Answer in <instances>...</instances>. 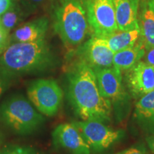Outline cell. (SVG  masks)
Here are the masks:
<instances>
[{
    "label": "cell",
    "mask_w": 154,
    "mask_h": 154,
    "mask_svg": "<svg viewBox=\"0 0 154 154\" xmlns=\"http://www.w3.org/2000/svg\"><path fill=\"white\" fill-rule=\"evenodd\" d=\"M68 97L82 121H103L109 119L111 101L101 95L94 69L82 60L68 74Z\"/></svg>",
    "instance_id": "cell-1"
},
{
    "label": "cell",
    "mask_w": 154,
    "mask_h": 154,
    "mask_svg": "<svg viewBox=\"0 0 154 154\" xmlns=\"http://www.w3.org/2000/svg\"><path fill=\"white\" fill-rule=\"evenodd\" d=\"M57 59L45 38L32 42H16L0 56V74L11 79L52 69Z\"/></svg>",
    "instance_id": "cell-2"
},
{
    "label": "cell",
    "mask_w": 154,
    "mask_h": 154,
    "mask_svg": "<svg viewBox=\"0 0 154 154\" xmlns=\"http://www.w3.org/2000/svg\"><path fill=\"white\" fill-rule=\"evenodd\" d=\"M54 29L68 49H74L84 41L89 26L83 0H52Z\"/></svg>",
    "instance_id": "cell-3"
},
{
    "label": "cell",
    "mask_w": 154,
    "mask_h": 154,
    "mask_svg": "<svg viewBox=\"0 0 154 154\" xmlns=\"http://www.w3.org/2000/svg\"><path fill=\"white\" fill-rule=\"evenodd\" d=\"M0 120L15 134L28 135L36 131L45 119L24 96L15 95L0 106Z\"/></svg>",
    "instance_id": "cell-4"
},
{
    "label": "cell",
    "mask_w": 154,
    "mask_h": 154,
    "mask_svg": "<svg viewBox=\"0 0 154 154\" xmlns=\"http://www.w3.org/2000/svg\"><path fill=\"white\" fill-rule=\"evenodd\" d=\"M27 96L42 114L53 116L58 113L62 103L63 91L56 81L38 79L29 84Z\"/></svg>",
    "instance_id": "cell-5"
},
{
    "label": "cell",
    "mask_w": 154,
    "mask_h": 154,
    "mask_svg": "<svg viewBox=\"0 0 154 154\" xmlns=\"http://www.w3.org/2000/svg\"><path fill=\"white\" fill-rule=\"evenodd\" d=\"M92 36L104 38L119 30L113 0H83Z\"/></svg>",
    "instance_id": "cell-6"
},
{
    "label": "cell",
    "mask_w": 154,
    "mask_h": 154,
    "mask_svg": "<svg viewBox=\"0 0 154 154\" xmlns=\"http://www.w3.org/2000/svg\"><path fill=\"white\" fill-rule=\"evenodd\" d=\"M91 150L101 152L109 149L121 136V131L113 130L99 120H88L74 123Z\"/></svg>",
    "instance_id": "cell-7"
},
{
    "label": "cell",
    "mask_w": 154,
    "mask_h": 154,
    "mask_svg": "<svg viewBox=\"0 0 154 154\" xmlns=\"http://www.w3.org/2000/svg\"><path fill=\"white\" fill-rule=\"evenodd\" d=\"M80 60L89 65L93 69L113 66L114 53L102 37H92L79 48Z\"/></svg>",
    "instance_id": "cell-8"
},
{
    "label": "cell",
    "mask_w": 154,
    "mask_h": 154,
    "mask_svg": "<svg viewBox=\"0 0 154 154\" xmlns=\"http://www.w3.org/2000/svg\"><path fill=\"white\" fill-rule=\"evenodd\" d=\"M53 143L69 154H91V148L78 128L72 124H61L52 133Z\"/></svg>",
    "instance_id": "cell-9"
},
{
    "label": "cell",
    "mask_w": 154,
    "mask_h": 154,
    "mask_svg": "<svg viewBox=\"0 0 154 154\" xmlns=\"http://www.w3.org/2000/svg\"><path fill=\"white\" fill-rule=\"evenodd\" d=\"M101 95L110 101L125 99V92L121 71L114 66L94 69Z\"/></svg>",
    "instance_id": "cell-10"
},
{
    "label": "cell",
    "mask_w": 154,
    "mask_h": 154,
    "mask_svg": "<svg viewBox=\"0 0 154 154\" xmlns=\"http://www.w3.org/2000/svg\"><path fill=\"white\" fill-rule=\"evenodd\" d=\"M126 84L130 92L136 98H140L154 91V66L140 61L128 70Z\"/></svg>",
    "instance_id": "cell-11"
},
{
    "label": "cell",
    "mask_w": 154,
    "mask_h": 154,
    "mask_svg": "<svg viewBox=\"0 0 154 154\" xmlns=\"http://www.w3.org/2000/svg\"><path fill=\"white\" fill-rule=\"evenodd\" d=\"M49 27V19L42 17L23 24L10 36L11 44L16 42H32L45 38Z\"/></svg>",
    "instance_id": "cell-12"
},
{
    "label": "cell",
    "mask_w": 154,
    "mask_h": 154,
    "mask_svg": "<svg viewBox=\"0 0 154 154\" xmlns=\"http://www.w3.org/2000/svg\"><path fill=\"white\" fill-rule=\"evenodd\" d=\"M116 19L119 31L138 29L139 0H113Z\"/></svg>",
    "instance_id": "cell-13"
},
{
    "label": "cell",
    "mask_w": 154,
    "mask_h": 154,
    "mask_svg": "<svg viewBox=\"0 0 154 154\" xmlns=\"http://www.w3.org/2000/svg\"><path fill=\"white\" fill-rule=\"evenodd\" d=\"M146 49L143 43L139 41L131 47L127 48L114 53L113 66L119 70H129L145 56Z\"/></svg>",
    "instance_id": "cell-14"
},
{
    "label": "cell",
    "mask_w": 154,
    "mask_h": 154,
    "mask_svg": "<svg viewBox=\"0 0 154 154\" xmlns=\"http://www.w3.org/2000/svg\"><path fill=\"white\" fill-rule=\"evenodd\" d=\"M138 21L140 41L148 51L154 47V11L150 7L149 3H142Z\"/></svg>",
    "instance_id": "cell-15"
},
{
    "label": "cell",
    "mask_w": 154,
    "mask_h": 154,
    "mask_svg": "<svg viewBox=\"0 0 154 154\" xmlns=\"http://www.w3.org/2000/svg\"><path fill=\"white\" fill-rule=\"evenodd\" d=\"M134 117L141 126L154 130V91L140 98L135 107Z\"/></svg>",
    "instance_id": "cell-16"
},
{
    "label": "cell",
    "mask_w": 154,
    "mask_h": 154,
    "mask_svg": "<svg viewBox=\"0 0 154 154\" xmlns=\"http://www.w3.org/2000/svg\"><path fill=\"white\" fill-rule=\"evenodd\" d=\"M140 37L139 28L128 31H116L103 38L113 53L131 47Z\"/></svg>",
    "instance_id": "cell-17"
},
{
    "label": "cell",
    "mask_w": 154,
    "mask_h": 154,
    "mask_svg": "<svg viewBox=\"0 0 154 154\" xmlns=\"http://www.w3.org/2000/svg\"><path fill=\"white\" fill-rule=\"evenodd\" d=\"M26 17L22 7L17 0H13L12 5L8 10L0 17V24L7 32L17 27Z\"/></svg>",
    "instance_id": "cell-18"
},
{
    "label": "cell",
    "mask_w": 154,
    "mask_h": 154,
    "mask_svg": "<svg viewBox=\"0 0 154 154\" xmlns=\"http://www.w3.org/2000/svg\"><path fill=\"white\" fill-rule=\"evenodd\" d=\"M26 16L51 4L52 0H17Z\"/></svg>",
    "instance_id": "cell-19"
},
{
    "label": "cell",
    "mask_w": 154,
    "mask_h": 154,
    "mask_svg": "<svg viewBox=\"0 0 154 154\" xmlns=\"http://www.w3.org/2000/svg\"><path fill=\"white\" fill-rule=\"evenodd\" d=\"M0 154H38V153L30 147L9 146L0 150Z\"/></svg>",
    "instance_id": "cell-20"
},
{
    "label": "cell",
    "mask_w": 154,
    "mask_h": 154,
    "mask_svg": "<svg viewBox=\"0 0 154 154\" xmlns=\"http://www.w3.org/2000/svg\"><path fill=\"white\" fill-rule=\"evenodd\" d=\"M10 44V34L0 24V56L5 52Z\"/></svg>",
    "instance_id": "cell-21"
},
{
    "label": "cell",
    "mask_w": 154,
    "mask_h": 154,
    "mask_svg": "<svg viewBox=\"0 0 154 154\" xmlns=\"http://www.w3.org/2000/svg\"><path fill=\"white\" fill-rule=\"evenodd\" d=\"M112 154H148V152L143 146H138L131 147L129 149L124 150V151Z\"/></svg>",
    "instance_id": "cell-22"
},
{
    "label": "cell",
    "mask_w": 154,
    "mask_h": 154,
    "mask_svg": "<svg viewBox=\"0 0 154 154\" xmlns=\"http://www.w3.org/2000/svg\"><path fill=\"white\" fill-rule=\"evenodd\" d=\"M10 81V79L0 74V96L2 95V94L8 88Z\"/></svg>",
    "instance_id": "cell-23"
},
{
    "label": "cell",
    "mask_w": 154,
    "mask_h": 154,
    "mask_svg": "<svg viewBox=\"0 0 154 154\" xmlns=\"http://www.w3.org/2000/svg\"><path fill=\"white\" fill-rule=\"evenodd\" d=\"M12 2L13 0H0V17L10 8Z\"/></svg>",
    "instance_id": "cell-24"
},
{
    "label": "cell",
    "mask_w": 154,
    "mask_h": 154,
    "mask_svg": "<svg viewBox=\"0 0 154 154\" xmlns=\"http://www.w3.org/2000/svg\"><path fill=\"white\" fill-rule=\"evenodd\" d=\"M145 62L154 66V47L147 51L145 57Z\"/></svg>",
    "instance_id": "cell-25"
},
{
    "label": "cell",
    "mask_w": 154,
    "mask_h": 154,
    "mask_svg": "<svg viewBox=\"0 0 154 154\" xmlns=\"http://www.w3.org/2000/svg\"><path fill=\"white\" fill-rule=\"evenodd\" d=\"M146 143L149 146L150 150L152 153H154V134L147 136L146 138Z\"/></svg>",
    "instance_id": "cell-26"
},
{
    "label": "cell",
    "mask_w": 154,
    "mask_h": 154,
    "mask_svg": "<svg viewBox=\"0 0 154 154\" xmlns=\"http://www.w3.org/2000/svg\"><path fill=\"white\" fill-rule=\"evenodd\" d=\"M148 3H149L150 7L152 9V10L154 11V0H149Z\"/></svg>",
    "instance_id": "cell-27"
},
{
    "label": "cell",
    "mask_w": 154,
    "mask_h": 154,
    "mask_svg": "<svg viewBox=\"0 0 154 154\" xmlns=\"http://www.w3.org/2000/svg\"><path fill=\"white\" fill-rule=\"evenodd\" d=\"M1 144H2V139L1 138H0V146H1Z\"/></svg>",
    "instance_id": "cell-28"
}]
</instances>
